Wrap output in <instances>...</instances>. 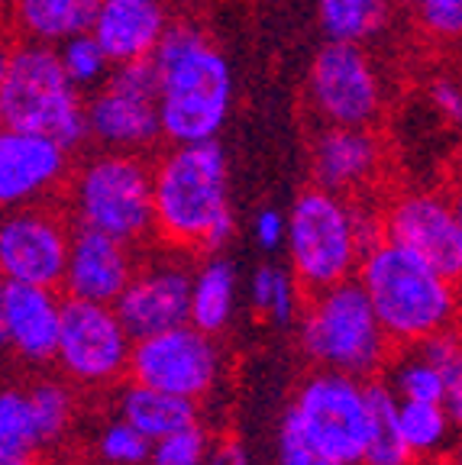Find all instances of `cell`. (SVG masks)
I'll use <instances>...</instances> for the list:
<instances>
[{
	"mask_svg": "<svg viewBox=\"0 0 462 465\" xmlns=\"http://www.w3.org/2000/svg\"><path fill=\"white\" fill-rule=\"evenodd\" d=\"M159 74L162 139L214 143L233 107V68L197 23L175 20L152 55Z\"/></svg>",
	"mask_w": 462,
	"mask_h": 465,
	"instance_id": "obj_1",
	"label": "cell"
},
{
	"mask_svg": "<svg viewBox=\"0 0 462 465\" xmlns=\"http://www.w3.org/2000/svg\"><path fill=\"white\" fill-rule=\"evenodd\" d=\"M156 172V236L168 249L214 252L233 236L226 155L214 143H168Z\"/></svg>",
	"mask_w": 462,
	"mask_h": 465,
	"instance_id": "obj_2",
	"label": "cell"
},
{
	"mask_svg": "<svg viewBox=\"0 0 462 465\" xmlns=\"http://www.w3.org/2000/svg\"><path fill=\"white\" fill-rule=\"evenodd\" d=\"M0 116L10 130L49 133L78 149L87 133V104L68 78L55 45L16 39L0 62Z\"/></svg>",
	"mask_w": 462,
	"mask_h": 465,
	"instance_id": "obj_3",
	"label": "cell"
},
{
	"mask_svg": "<svg viewBox=\"0 0 462 465\" xmlns=\"http://www.w3.org/2000/svg\"><path fill=\"white\" fill-rule=\"evenodd\" d=\"M359 282L395 342H420L447 330L453 320V282L388 236L362 255Z\"/></svg>",
	"mask_w": 462,
	"mask_h": 465,
	"instance_id": "obj_4",
	"label": "cell"
},
{
	"mask_svg": "<svg viewBox=\"0 0 462 465\" xmlns=\"http://www.w3.org/2000/svg\"><path fill=\"white\" fill-rule=\"evenodd\" d=\"M72 223L143 246L156 236V172L143 153L101 149L68 178Z\"/></svg>",
	"mask_w": 462,
	"mask_h": 465,
	"instance_id": "obj_5",
	"label": "cell"
},
{
	"mask_svg": "<svg viewBox=\"0 0 462 465\" xmlns=\"http://www.w3.org/2000/svg\"><path fill=\"white\" fill-rule=\"evenodd\" d=\"M304 352L320 369L343 371V375L366 378L385 362L388 342L372 298L359 278L333 284L314 298L304 301Z\"/></svg>",
	"mask_w": 462,
	"mask_h": 465,
	"instance_id": "obj_6",
	"label": "cell"
},
{
	"mask_svg": "<svg viewBox=\"0 0 462 465\" xmlns=\"http://www.w3.org/2000/svg\"><path fill=\"white\" fill-rule=\"evenodd\" d=\"M288 255L301 301L346 282L366 255L353 203L320 184L301 191L288 213Z\"/></svg>",
	"mask_w": 462,
	"mask_h": 465,
	"instance_id": "obj_7",
	"label": "cell"
},
{
	"mask_svg": "<svg viewBox=\"0 0 462 465\" xmlns=\"http://www.w3.org/2000/svg\"><path fill=\"white\" fill-rule=\"evenodd\" d=\"M87 133L101 149L120 153H146L159 143V74L152 58L114 65L110 78L87 101Z\"/></svg>",
	"mask_w": 462,
	"mask_h": 465,
	"instance_id": "obj_8",
	"label": "cell"
},
{
	"mask_svg": "<svg viewBox=\"0 0 462 465\" xmlns=\"http://www.w3.org/2000/svg\"><path fill=\"white\" fill-rule=\"evenodd\" d=\"M130 330L123 327L114 304L68 298L62 301V340H58V365L65 378L87 388L120 381L130 371Z\"/></svg>",
	"mask_w": 462,
	"mask_h": 465,
	"instance_id": "obj_9",
	"label": "cell"
},
{
	"mask_svg": "<svg viewBox=\"0 0 462 465\" xmlns=\"http://www.w3.org/2000/svg\"><path fill=\"white\" fill-rule=\"evenodd\" d=\"M307 101L330 126H372L382 114V78L362 43L326 39L307 74Z\"/></svg>",
	"mask_w": 462,
	"mask_h": 465,
	"instance_id": "obj_10",
	"label": "cell"
},
{
	"mask_svg": "<svg viewBox=\"0 0 462 465\" xmlns=\"http://www.w3.org/2000/svg\"><path fill=\"white\" fill-rule=\"evenodd\" d=\"M295 411L301 414L307 433L340 459L343 465L366 462L368 446V401L366 385L343 371H317L304 378Z\"/></svg>",
	"mask_w": 462,
	"mask_h": 465,
	"instance_id": "obj_11",
	"label": "cell"
},
{
	"mask_svg": "<svg viewBox=\"0 0 462 465\" xmlns=\"http://www.w3.org/2000/svg\"><path fill=\"white\" fill-rule=\"evenodd\" d=\"M72 232L55 207L26 203L16 207L0 230V269L10 282L43 284V288H62L72 255Z\"/></svg>",
	"mask_w": 462,
	"mask_h": 465,
	"instance_id": "obj_12",
	"label": "cell"
},
{
	"mask_svg": "<svg viewBox=\"0 0 462 465\" xmlns=\"http://www.w3.org/2000/svg\"><path fill=\"white\" fill-rule=\"evenodd\" d=\"M382 223L388 240L430 262L449 282H462V223L449 194L414 191L395 197L382 213Z\"/></svg>",
	"mask_w": 462,
	"mask_h": 465,
	"instance_id": "obj_13",
	"label": "cell"
},
{
	"mask_svg": "<svg viewBox=\"0 0 462 465\" xmlns=\"http://www.w3.org/2000/svg\"><path fill=\"white\" fill-rule=\"evenodd\" d=\"M130 375L136 385L159 388V391L181 394V398H197L207 391L217 375V356L204 330L175 327L136 340Z\"/></svg>",
	"mask_w": 462,
	"mask_h": 465,
	"instance_id": "obj_14",
	"label": "cell"
},
{
	"mask_svg": "<svg viewBox=\"0 0 462 465\" xmlns=\"http://www.w3.org/2000/svg\"><path fill=\"white\" fill-rule=\"evenodd\" d=\"M191 291L195 275L181 262H139L130 288L116 298V313L133 340L166 333V330L185 327L191 320Z\"/></svg>",
	"mask_w": 462,
	"mask_h": 465,
	"instance_id": "obj_15",
	"label": "cell"
},
{
	"mask_svg": "<svg viewBox=\"0 0 462 465\" xmlns=\"http://www.w3.org/2000/svg\"><path fill=\"white\" fill-rule=\"evenodd\" d=\"M65 143L49 133L10 130L0 136V201L7 207H26L55 194L72 178Z\"/></svg>",
	"mask_w": 462,
	"mask_h": 465,
	"instance_id": "obj_16",
	"label": "cell"
},
{
	"mask_svg": "<svg viewBox=\"0 0 462 465\" xmlns=\"http://www.w3.org/2000/svg\"><path fill=\"white\" fill-rule=\"evenodd\" d=\"M136 269V246L116 240L110 232L95 230V226L75 223L72 255H68V272L62 291L68 298L116 304V298L130 288Z\"/></svg>",
	"mask_w": 462,
	"mask_h": 465,
	"instance_id": "obj_17",
	"label": "cell"
},
{
	"mask_svg": "<svg viewBox=\"0 0 462 465\" xmlns=\"http://www.w3.org/2000/svg\"><path fill=\"white\" fill-rule=\"evenodd\" d=\"M62 301L55 288L10 282L4 278L0 291V330L16 356L33 365L58 359L62 340Z\"/></svg>",
	"mask_w": 462,
	"mask_h": 465,
	"instance_id": "obj_18",
	"label": "cell"
},
{
	"mask_svg": "<svg viewBox=\"0 0 462 465\" xmlns=\"http://www.w3.org/2000/svg\"><path fill=\"white\" fill-rule=\"evenodd\" d=\"M172 29L166 0H97L91 33L114 65L146 62Z\"/></svg>",
	"mask_w": 462,
	"mask_h": 465,
	"instance_id": "obj_19",
	"label": "cell"
},
{
	"mask_svg": "<svg viewBox=\"0 0 462 465\" xmlns=\"http://www.w3.org/2000/svg\"><path fill=\"white\" fill-rule=\"evenodd\" d=\"M314 182L333 194H356L382 168V143L372 126H330L311 145Z\"/></svg>",
	"mask_w": 462,
	"mask_h": 465,
	"instance_id": "obj_20",
	"label": "cell"
},
{
	"mask_svg": "<svg viewBox=\"0 0 462 465\" xmlns=\"http://www.w3.org/2000/svg\"><path fill=\"white\" fill-rule=\"evenodd\" d=\"M97 0H10V20L20 39L62 45L95 23Z\"/></svg>",
	"mask_w": 462,
	"mask_h": 465,
	"instance_id": "obj_21",
	"label": "cell"
},
{
	"mask_svg": "<svg viewBox=\"0 0 462 465\" xmlns=\"http://www.w3.org/2000/svg\"><path fill=\"white\" fill-rule=\"evenodd\" d=\"M123 420H130L149 440H166L178 430L195 427V404L181 394L133 385L123 398Z\"/></svg>",
	"mask_w": 462,
	"mask_h": 465,
	"instance_id": "obj_22",
	"label": "cell"
},
{
	"mask_svg": "<svg viewBox=\"0 0 462 465\" xmlns=\"http://www.w3.org/2000/svg\"><path fill=\"white\" fill-rule=\"evenodd\" d=\"M368 401V446L366 465H411V446L401 430V407L395 404V394L382 381L366 385Z\"/></svg>",
	"mask_w": 462,
	"mask_h": 465,
	"instance_id": "obj_23",
	"label": "cell"
},
{
	"mask_svg": "<svg viewBox=\"0 0 462 465\" xmlns=\"http://www.w3.org/2000/svg\"><path fill=\"white\" fill-rule=\"evenodd\" d=\"M317 14L326 39L366 45L388 23L391 0H317Z\"/></svg>",
	"mask_w": 462,
	"mask_h": 465,
	"instance_id": "obj_24",
	"label": "cell"
},
{
	"mask_svg": "<svg viewBox=\"0 0 462 465\" xmlns=\"http://www.w3.org/2000/svg\"><path fill=\"white\" fill-rule=\"evenodd\" d=\"M233 288L236 275L226 259H207L195 275V291H191V323L204 333H217L230 320Z\"/></svg>",
	"mask_w": 462,
	"mask_h": 465,
	"instance_id": "obj_25",
	"label": "cell"
},
{
	"mask_svg": "<svg viewBox=\"0 0 462 465\" xmlns=\"http://www.w3.org/2000/svg\"><path fill=\"white\" fill-rule=\"evenodd\" d=\"M36 446H43V436H39L33 401L26 391L7 388L0 398V459L33 456Z\"/></svg>",
	"mask_w": 462,
	"mask_h": 465,
	"instance_id": "obj_26",
	"label": "cell"
},
{
	"mask_svg": "<svg viewBox=\"0 0 462 465\" xmlns=\"http://www.w3.org/2000/svg\"><path fill=\"white\" fill-rule=\"evenodd\" d=\"M58 58H62L68 78H72L81 91H87V87L97 91V87L110 78V72H114V62L107 58V52H104V45L97 43L91 29L58 45Z\"/></svg>",
	"mask_w": 462,
	"mask_h": 465,
	"instance_id": "obj_27",
	"label": "cell"
},
{
	"mask_svg": "<svg viewBox=\"0 0 462 465\" xmlns=\"http://www.w3.org/2000/svg\"><path fill=\"white\" fill-rule=\"evenodd\" d=\"M449 427L447 407L437 401H405L401 404V430L414 452H430L443 443Z\"/></svg>",
	"mask_w": 462,
	"mask_h": 465,
	"instance_id": "obj_28",
	"label": "cell"
},
{
	"mask_svg": "<svg viewBox=\"0 0 462 465\" xmlns=\"http://www.w3.org/2000/svg\"><path fill=\"white\" fill-rule=\"evenodd\" d=\"M26 394H29V401H33V411H36L43 443H52V440L68 427V420H72V391H68L62 381L36 378V381L26 388Z\"/></svg>",
	"mask_w": 462,
	"mask_h": 465,
	"instance_id": "obj_29",
	"label": "cell"
},
{
	"mask_svg": "<svg viewBox=\"0 0 462 465\" xmlns=\"http://www.w3.org/2000/svg\"><path fill=\"white\" fill-rule=\"evenodd\" d=\"M282 465H343V462L333 459L330 452L307 433L301 414L291 407L282 423Z\"/></svg>",
	"mask_w": 462,
	"mask_h": 465,
	"instance_id": "obj_30",
	"label": "cell"
},
{
	"mask_svg": "<svg viewBox=\"0 0 462 465\" xmlns=\"http://www.w3.org/2000/svg\"><path fill=\"white\" fill-rule=\"evenodd\" d=\"M417 23L430 39L459 43L462 39V0H414Z\"/></svg>",
	"mask_w": 462,
	"mask_h": 465,
	"instance_id": "obj_31",
	"label": "cell"
},
{
	"mask_svg": "<svg viewBox=\"0 0 462 465\" xmlns=\"http://www.w3.org/2000/svg\"><path fill=\"white\" fill-rule=\"evenodd\" d=\"M420 356L443 375L447 394L453 388H462V340L453 330H440V333L420 340Z\"/></svg>",
	"mask_w": 462,
	"mask_h": 465,
	"instance_id": "obj_32",
	"label": "cell"
},
{
	"mask_svg": "<svg viewBox=\"0 0 462 465\" xmlns=\"http://www.w3.org/2000/svg\"><path fill=\"white\" fill-rule=\"evenodd\" d=\"M97 450H101V456L114 465H136L149 456V436L139 433L130 420H123V423H114V427L104 430Z\"/></svg>",
	"mask_w": 462,
	"mask_h": 465,
	"instance_id": "obj_33",
	"label": "cell"
},
{
	"mask_svg": "<svg viewBox=\"0 0 462 465\" xmlns=\"http://www.w3.org/2000/svg\"><path fill=\"white\" fill-rule=\"evenodd\" d=\"M397 388H401V394H405L407 401H437V404L447 401V381H443V375L427 362L424 356H420L417 362L401 365V371H397Z\"/></svg>",
	"mask_w": 462,
	"mask_h": 465,
	"instance_id": "obj_34",
	"label": "cell"
},
{
	"mask_svg": "<svg viewBox=\"0 0 462 465\" xmlns=\"http://www.w3.org/2000/svg\"><path fill=\"white\" fill-rule=\"evenodd\" d=\"M207 440L197 427L178 430V433L159 440L156 452H152V465H201Z\"/></svg>",
	"mask_w": 462,
	"mask_h": 465,
	"instance_id": "obj_35",
	"label": "cell"
},
{
	"mask_svg": "<svg viewBox=\"0 0 462 465\" xmlns=\"http://www.w3.org/2000/svg\"><path fill=\"white\" fill-rule=\"evenodd\" d=\"M430 104L434 110L449 120V124H462V84L453 78H437L430 84Z\"/></svg>",
	"mask_w": 462,
	"mask_h": 465,
	"instance_id": "obj_36",
	"label": "cell"
},
{
	"mask_svg": "<svg viewBox=\"0 0 462 465\" xmlns=\"http://www.w3.org/2000/svg\"><path fill=\"white\" fill-rule=\"evenodd\" d=\"M256 240L266 249H275L278 242H288V220L275 211H262L256 220Z\"/></svg>",
	"mask_w": 462,
	"mask_h": 465,
	"instance_id": "obj_37",
	"label": "cell"
},
{
	"mask_svg": "<svg viewBox=\"0 0 462 465\" xmlns=\"http://www.w3.org/2000/svg\"><path fill=\"white\" fill-rule=\"evenodd\" d=\"M275 278H278V269H259L253 278V298L259 311H272V294H275Z\"/></svg>",
	"mask_w": 462,
	"mask_h": 465,
	"instance_id": "obj_38",
	"label": "cell"
},
{
	"mask_svg": "<svg viewBox=\"0 0 462 465\" xmlns=\"http://www.w3.org/2000/svg\"><path fill=\"white\" fill-rule=\"evenodd\" d=\"M210 465H246V462H243V452H239L236 443H224L217 450V456L210 459Z\"/></svg>",
	"mask_w": 462,
	"mask_h": 465,
	"instance_id": "obj_39",
	"label": "cell"
},
{
	"mask_svg": "<svg viewBox=\"0 0 462 465\" xmlns=\"http://www.w3.org/2000/svg\"><path fill=\"white\" fill-rule=\"evenodd\" d=\"M449 201H453V211H456V217H459V223H462V182L453 184V191H449Z\"/></svg>",
	"mask_w": 462,
	"mask_h": 465,
	"instance_id": "obj_40",
	"label": "cell"
},
{
	"mask_svg": "<svg viewBox=\"0 0 462 465\" xmlns=\"http://www.w3.org/2000/svg\"><path fill=\"white\" fill-rule=\"evenodd\" d=\"M0 465H33V456H14V459H0Z\"/></svg>",
	"mask_w": 462,
	"mask_h": 465,
	"instance_id": "obj_41",
	"label": "cell"
},
{
	"mask_svg": "<svg viewBox=\"0 0 462 465\" xmlns=\"http://www.w3.org/2000/svg\"><path fill=\"white\" fill-rule=\"evenodd\" d=\"M459 465H462V459H459Z\"/></svg>",
	"mask_w": 462,
	"mask_h": 465,
	"instance_id": "obj_42",
	"label": "cell"
},
{
	"mask_svg": "<svg viewBox=\"0 0 462 465\" xmlns=\"http://www.w3.org/2000/svg\"><path fill=\"white\" fill-rule=\"evenodd\" d=\"M411 4H414V0H411Z\"/></svg>",
	"mask_w": 462,
	"mask_h": 465,
	"instance_id": "obj_43",
	"label": "cell"
}]
</instances>
